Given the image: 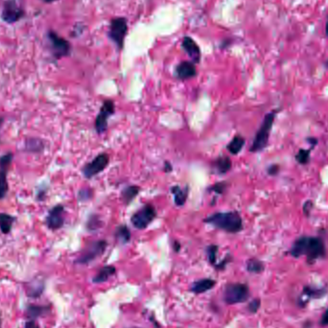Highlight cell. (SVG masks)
Segmentation results:
<instances>
[{"label":"cell","mask_w":328,"mask_h":328,"mask_svg":"<svg viewBox=\"0 0 328 328\" xmlns=\"http://www.w3.org/2000/svg\"><path fill=\"white\" fill-rule=\"evenodd\" d=\"M293 257L298 258L306 255L307 263L314 264L317 260L327 255V249L324 241L319 237L301 236L294 241L290 250Z\"/></svg>","instance_id":"6da1fadb"},{"label":"cell","mask_w":328,"mask_h":328,"mask_svg":"<svg viewBox=\"0 0 328 328\" xmlns=\"http://www.w3.org/2000/svg\"><path fill=\"white\" fill-rule=\"evenodd\" d=\"M325 65H326V67H327V68L328 69V60L327 61V62H326V64H325Z\"/></svg>","instance_id":"ee69618b"},{"label":"cell","mask_w":328,"mask_h":328,"mask_svg":"<svg viewBox=\"0 0 328 328\" xmlns=\"http://www.w3.org/2000/svg\"><path fill=\"white\" fill-rule=\"evenodd\" d=\"M260 306H261V300L259 298H255L249 303L248 310L251 314H255L260 309Z\"/></svg>","instance_id":"d6a6232c"},{"label":"cell","mask_w":328,"mask_h":328,"mask_svg":"<svg viewBox=\"0 0 328 328\" xmlns=\"http://www.w3.org/2000/svg\"><path fill=\"white\" fill-rule=\"evenodd\" d=\"M182 49L184 50V52L189 56V58L191 59V62L196 64H199L202 58V54H201V50L199 45L197 44V42L189 36H185L183 37L182 42Z\"/></svg>","instance_id":"9a60e30c"},{"label":"cell","mask_w":328,"mask_h":328,"mask_svg":"<svg viewBox=\"0 0 328 328\" xmlns=\"http://www.w3.org/2000/svg\"><path fill=\"white\" fill-rule=\"evenodd\" d=\"M44 2H46V3H51V2H54V1H56V0H43Z\"/></svg>","instance_id":"7bdbcfd3"},{"label":"cell","mask_w":328,"mask_h":328,"mask_svg":"<svg viewBox=\"0 0 328 328\" xmlns=\"http://www.w3.org/2000/svg\"><path fill=\"white\" fill-rule=\"evenodd\" d=\"M13 159V154L8 153L0 157V200L3 199L8 192L7 174Z\"/></svg>","instance_id":"5bb4252c"},{"label":"cell","mask_w":328,"mask_h":328,"mask_svg":"<svg viewBox=\"0 0 328 328\" xmlns=\"http://www.w3.org/2000/svg\"><path fill=\"white\" fill-rule=\"evenodd\" d=\"M114 236H115L116 241L119 244L125 245V244L130 242L132 235H131V231H130L129 227L125 224H121V225L116 227L115 232H114Z\"/></svg>","instance_id":"44dd1931"},{"label":"cell","mask_w":328,"mask_h":328,"mask_svg":"<svg viewBox=\"0 0 328 328\" xmlns=\"http://www.w3.org/2000/svg\"><path fill=\"white\" fill-rule=\"evenodd\" d=\"M327 293H328L327 288H316L313 286L306 285L303 287L301 294L297 298V305L303 308L311 299L322 298L327 294Z\"/></svg>","instance_id":"4fadbf2b"},{"label":"cell","mask_w":328,"mask_h":328,"mask_svg":"<svg viewBox=\"0 0 328 328\" xmlns=\"http://www.w3.org/2000/svg\"><path fill=\"white\" fill-rule=\"evenodd\" d=\"M216 171L218 172L220 175H224L226 174L232 167V162L231 159L227 156H219L218 158L214 161L213 163Z\"/></svg>","instance_id":"7402d4cb"},{"label":"cell","mask_w":328,"mask_h":328,"mask_svg":"<svg viewBox=\"0 0 328 328\" xmlns=\"http://www.w3.org/2000/svg\"><path fill=\"white\" fill-rule=\"evenodd\" d=\"M310 151L311 150L300 149L295 155V160L300 164H307L310 160Z\"/></svg>","instance_id":"83f0119b"},{"label":"cell","mask_w":328,"mask_h":328,"mask_svg":"<svg viewBox=\"0 0 328 328\" xmlns=\"http://www.w3.org/2000/svg\"><path fill=\"white\" fill-rule=\"evenodd\" d=\"M181 244L178 242V241H175L174 243H173V249H174V251L176 252V253H179L180 251H181Z\"/></svg>","instance_id":"ab89813d"},{"label":"cell","mask_w":328,"mask_h":328,"mask_svg":"<svg viewBox=\"0 0 328 328\" xmlns=\"http://www.w3.org/2000/svg\"><path fill=\"white\" fill-rule=\"evenodd\" d=\"M218 246L210 245L207 248V255L209 263L213 266L217 264V254H218Z\"/></svg>","instance_id":"4316f807"},{"label":"cell","mask_w":328,"mask_h":328,"mask_svg":"<svg viewBox=\"0 0 328 328\" xmlns=\"http://www.w3.org/2000/svg\"><path fill=\"white\" fill-rule=\"evenodd\" d=\"M26 149L30 152H38L43 149V142L38 139L31 138L26 142Z\"/></svg>","instance_id":"f546056e"},{"label":"cell","mask_w":328,"mask_h":328,"mask_svg":"<svg viewBox=\"0 0 328 328\" xmlns=\"http://www.w3.org/2000/svg\"><path fill=\"white\" fill-rule=\"evenodd\" d=\"M48 39L53 51V55L56 59H62L70 54V43L64 37L59 36L54 31H50L48 33Z\"/></svg>","instance_id":"9c48e42d"},{"label":"cell","mask_w":328,"mask_h":328,"mask_svg":"<svg viewBox=\"0 0 328 328\" xmlns=\"http://www.w3.org/2000/svg\"><path fill=\"white\" fill-rule=\"evenodd\" d=\"M321 326L323 327H328V309L325 311L322 319H321V322H320Z\"/></svg>","instance_id":"8d00e7d4"},{"label":"cell","mask_w":328,"mask_h":328,"mask_svg":"<svg viewBox=\"0 0 328 328\" xmlns=\"http://www.w3.org/2000/svg\"><path fill=\"white\" fill-rule=\"evenodd\" d=\"M250 288L244 283H228L223 293L224 300L228 305L243 303L250 298Z\"/></svg>","instance_id":"277c9868"},{"label":"cell","mask_w":328,"mask_h":328,"mask_svg":"<svg viewBox=\"0 0 328 328\" xmlns=\"http://www.w3.org/2000/svg\"><path fill=\"white\" fill-rule=\"evenodd\" d=\"M108 247V243L105 240H98V241H93L89 243L84 251L79 255V257L76 259L75 263L81 264V265H86L101 255H104Z\"/></svg>","instance_id":"5b68a950"},{"label":"cell","mask_w":328,"mask_h":328,"mask_svg":"<svg viewBox=\"0 0 328 328\" xmlns=\"http://www.w3.org/2000/svg\"><path fill=\"white\" fill-rule=\"evenodd\" d=\"M245 138L241 136H235L226 146L227 151L232 155H238L245 146Z\"/></svg>","instance_id":"603a6c76"},{"label":"cell","mask_w":328,"mask_h":328,"mask_svg":"<svg viewBox=\"0 0 328 328\" xmlns=\"http://www.w3.org/2000/svg\"><path fill=\"white\" fill-rule=\"evenodd\" d=\"M175 74H176V77L182 81L192 79L197 75L196 65L192 62L183 61L177 66Z\"/></svg>","instance_id":"2e32d148"},{"label":"cell","mask_w":328,"mask_h":328,"mask_svg":"<svg viewBox=\"0 0 328 328\" xmlns=\"http://www.w3.org/2000/svg\"><path fill=\"white\" fill-rule=\"evenodd\" d=\"M103 225V222L98 215H91L86 223V227L90 231L98 230Z\"/></svg>","instance_id":"484cf974"},{"label":"cell","mask_w":328,"mask_h":328,"mask_svg":"<svg viewBox=\"0 0 328 328\" xmlns=\"http://www.w3.org/2000/svg\"><path fill=\"white\" fill-rule=\"evenodd\" d=\"M16 218L6 214V213H0V229L4 234H7L11 231L12 226Z\"/></svg>","instance_id":"d4e9b609"},{"label":"cell","mask_w":328,"mask_h":328,"mask_svg":"<svg viewBox=\"0 0 328 328\" xmlns=\"http://www.w3.org/2000/svg\"></svg>","instance_id":"bcb514c9"},{"label":"cell","mask_w":328,"mask_h":328,"mask_svg":"<svg viewBox=\"0 0 328 328\" xmlns=\"http://www.w3.org/2000/svg\"><path fill=\"white\" fill-rule=\"evenodd\" d=\"M232 260V257H231V255H228L227 256H225L220 263H217L214 267L216 268V270H218V271H223V270H224L225 269V267H226V265L230 262Z\"/></svg>","instance_id":"836d02e7"},{"label":"cell","mask_w":328,"mask_h":328,"mask_svg":"<svg viewBox=\"0 0 328 328\" xmlns=\"http://www.w3.org/2000/svg\"><path fill=\"white\" fill-rule=\"evenodd\" d=\"M275 118H276V113L274 111L266 114L259 130L257 131L255 135L253 145L251 147V152L257 153V152L263 151L266 148V146L268 145L270 133L273 128Z\"/></svg>","instance_id":"3957f363"},{"label":"cell","mask_w":328,"mask_h":328,"mask_svg":"<svg viewBox=\"0 0 328 328\" xmlns=\"http://www.w3.org/2000/svg\"><path fill=\"white\" fill-rule=\"evenodd\" d=\"M326 34H327V36L328 37V21H327V25H326Z\"/></svg>","instance_id":"b9f144b4"},{"label":"cell","mask_w":328,"mask_h":328,"mask_svg":"<svg viewBox=\"0 0 328 328\" xmlns=\"http://www.w3.org/2000/svg\"><path fill=\"white\" fill-rule=\"evenodd\" d=\"M140 191V187L138 185H130L124 188L121 192V199L125 205H130L134 199L138 195Z\"/></svg>","instance_id":"d6986e66"},{"label":"cell","mask_w":328,"mask_h":328,"mask_svg":"<svg viewBox=\"0 0 328 328\" xmlns=\"http://www.w3.org/2000/svg\"><path fill=\"white\" fill-rule=\"evenodd\" d=\"M109 155L105 153L100 154L82 168V173L86 179H92L103 172L109 165Z\"/></svg>","instance_id":"ba28073f"},{"label":"cell","mask_w":328,"mask_h":328,"mask_svg":"<svg viewBox=\"0 0 328 328\" xmlns=\"http://www.w3.org/2000/svg\"><path fill=\"white\" fill-rule=\"evenodd\" d=\"M25 328H38V326L34 321H28L25 325Z\"/></svg>","instance_id":"f35d334b"},{"label":"cell","mask_w":328,"mask_h":328,"mask_svg":"<svg viewBox=\"0 0 328 328\" xmlns=\"http://www.w3.org/2000/svg\"><path fill=\"white\" fill-rule=\"evenodd\" d=\"M312 208H313V203L311 201L305 202V204L303 206V212L307 217L310 215V212H311Z\"/></svg>","instance_id":"e575fe53"},{"label":"cell","mask_w":328,"mask_h":328,"mask_svg":"<svg viewBox=\"0 0 328 328\" xmlns=\"http://www.w3.org/2000/svg\"><path fill=\"white\" fill-rule=\"evenodd\" d=\"M216 285V280L212 279V278H203L200 280L195 281L191 288L190 291L194 293H207V291H210L211 289H213Z\"/></svg>","instance_id":"e0dca14e"},{"label":"cell","mask_w":328,"mask_h":328,"mask_svg":"<svg viewBox=\"0 0 328 328\" xmlns=\"http://www.w3.org/2000/svg\"><path fill=\"white\" fill-rule=\"evenodd\" d=\"M226 189V183L225 182H217L215 184H213L212 186L209 187V191H212V192H215L216 194H219V195H222L224 193Z\"/></svg>","instance_id":"1f68e13d"},{"label":"cell","mask_w":328,"mask_h":328,"mask_svg":"<svg viewBox=\"0 0 328 328\" xmlns=\"http://www.w3.org/2000/svg\"><path fill=\"white\" fill-rule=\"evenodd\" d=\"M204 222L228 233H238L243 229V219L236 211L216 212L207 216Z\"/></svg>","instance_id":"7a4b0ae2"},{"label":"cell","mask_w":328,"mask_h":328,"mask_svg":"<svg viewBox=\"0 0 328 328\" xmlns=\"http://www.w3.org/2000/svg\"><path fill=\"white\" fill-rule=\"evenodd\" d=\"M307 140L309 141V143H311V144L313 145V147L315 145H317V143H318V140H317L316 138H308Z\"/></svg>","instance_id":"60d3db41"},{"label":"cell","mask_w":328,"mask_h":328,"mask_svg":"<svg viewBox=\"0 0 328 328\" xmlns=\"http://www.w3.org/2000/svg\"><path fill=\"white\" fill-rule=\"evenodd\" d=\"M45 224L48 228L52 230L63 227L65 224V207L62 205H57L50 209L45 218Z\"/></svg>","instance_id":"7c38bea8"},{"label":"cell","mask_w":328,"mask_h":328,"mask_svg":"<svg viewBox=\"0 0 328 328\" xmlns=\"http://www.w3.org/2000/svg\"><path fill=\"white\" fill-rule=\"evenodd\" d=\"M268 174L270 175V176H276V175H277L278 174V172H279V166L277 165V164H273V165H271L269 168H268Z\"/></svg>","instance_id":"d590c367"},{"label":"cell","mask_w":328,"mask_h":328,"mask_svg":"<svg viewBox=\"0 0 328 328\" xmlns=\"http://www.w3.org/2000/svg\"><path fill=\"white\" fill-rule=\"evenodd\" d=\"M115 273H116V269L114 266H111V265L105 266L99 270L97 275L93 277L92 281L94 283H104L108 281L112 276H114Z\"/></svg>","instance_id":"ac0fdd59"},{"label":"cell","mask_w":328,"mask_h":328,"mask_svg":"<svg viewBox=\"0 0 328 328\" xmlns=\"http://www.w3.org/2000/svg\"><path fill=\"white\" fill-rule=\"evenodd\" d=\"M92 195H93V193H92L91 189H89V188H84V189H81L79 191L78 199L81 202H86V201L91 199Z\"/></svg>","instance_id":"4dcf8cb0"},{"label":"cell","mask_w":328,"mask_h":328,"mask_svg":"<svg viewBox=\"0 0 328 328\" xmlns=\"http://www.w3.org/2000/svg\"><path fill=\"white\" fill-rule=\"evenodd\" d=\"M114 109H115L114 103L112 100L104 101L94 123L95 130L99 135H102L106 132L108 128L109 116H111L114 113Z\"/></svg>","instance_id":"30bf717a"},{"label":"cell","mask_w":328,"mask_h":328,"mask_svg":"<svg viewBox=\"0 0 328 328\" xmlns=\"http://www.w3.org/2000/svg\"><path fill=\"white\" fill-rule=\"evenodd\" d=\"M128 21L125 17H115L109 22V38L115 43L119 50L124 47L125 37L128 34Z\"/></svg>","instance_id":"8992f818"},{"label":"cell","mask_w":328,"mask_h":328,"mask_svg":"<svg viewBox=\"0 0 328 328\" xmlns=\"http://www.w3.org/2000/svg\"><path fill=\"white\" fill-rule=\"evenodd\" d=\"M247 271L251 274H255V275H259L261 274L264 270H265V266L264 263L257 259V258H251L247 261V265H246Z\"/></svg>","instance_id":"cb8c5ba5"},{"label":"cell","mask_w":328,"mask_h":328,"mask_svg":"<svg viewBox=\"0 0 328 328\" xmlns=\"http://www.w3.org/2000/svg\"><path fill=\"white\" fill-rule=\"evenodd\" d=\"M0 328H1V322H0Z\"/></svg>","instance_id":"f6af8a7d"},{"label":"cell","mask_w":328,"mask_h":328,"mask_svg":"<svg viewBox=\"0 0 328 328\" xmlns=\"http://www.w3.org/2000/svg\"><path fill=\"white\" fill-rule=\"evenodd\" d=\"M46 309L47 307H44V306H39V305H30L28 307V315L35 319V318H37L39 317L40 315L44 314L46 312Z\"/></svg>","instance_id":"f1b7e54d"},{"label":"cell","mask_w":328,"mask_h":328,"mask_svg":"<svg viewBox=\"0 0 328 328\" xmlns=\"http://www.w3.org/2000/svg\"><path fill=\"white\" fill-rule=\"evenodd\" d=\"M188 186H186L185 188H181L178 185H175L171 188V192L174 194V200H175V204L178 207H182L184 206V204L186 203V200L188 198Z\"/></svg>","instance_id":"ffe728a7"},{"label":"cell","mask_w":328,"mask_h":328,"mask_svg":"<svg viewBox=\"0 0 328 328\" xmlns=\"http://www.w3.org/2000/svg\"><path fill=\"white\" fill-rule=\"evenodd\" d=\"M156 218V209L153 205H145L138 209L131 218L133 225L138 229H145Z\"/></svg>","instance_id":"52a82bcc"},{"label":"cell","mask_w":328,"mask_h":328,"mask_svg":"<svg viewBox=\"0 0 328 328\" xmlns=\"http://www.w3.org/2000/svg\"><path fill=\"white\" fill-rule=\"evenodd\" d=\"M172 170H173L172 164H171L169 161H166V162L164 163V172L169 173V172H171Z\"/></svg>","instance_id":"74e56055"},{"label":"cell","mask_w":328,"mask_h":328,"mask_svg":"<svg viewBox=\"0 0 328 328\" xmlns=\"http://www.w3.org/2000/svg\"><path fill=\"white\" fill-rule=\"evenodd\" d=\"M24 12L15 0H7L4 3L1 17L7 23H15L21 19Z\"/></svg>","instance_id":"8fae6325"}]
</instances>
